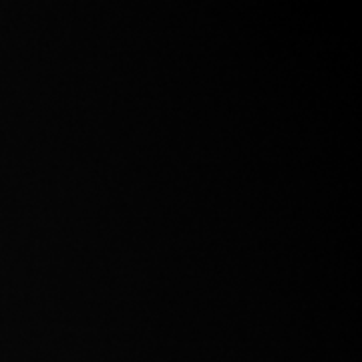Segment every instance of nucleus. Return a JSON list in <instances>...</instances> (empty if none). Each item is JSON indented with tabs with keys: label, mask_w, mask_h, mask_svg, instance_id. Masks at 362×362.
<instances>
[]
</instances>
